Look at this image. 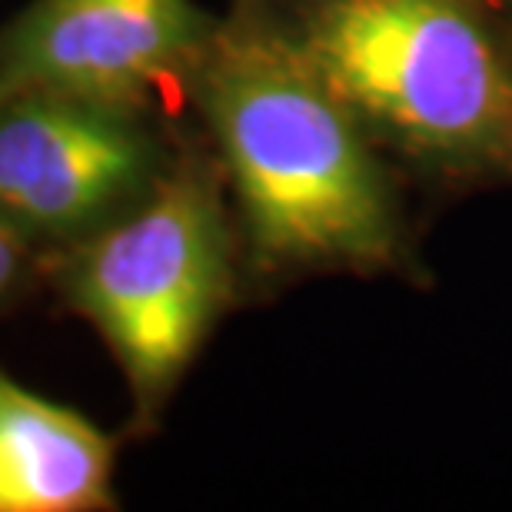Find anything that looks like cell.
<instances>
[{
    "mask_svg": "<svg viewBox=\"0 0 512 512\" xmlns=\"http://www.w3.org/2000/svg\"><path fill=\"white\" fill-rule=\"evenodd\" d=\"M44 286L117 360L130 433H153L247 290L230 190L207 137H183L163 183L124 220L50 256Z\"/></svg>",
    "mask_w": 512,
    "mask_h": 512,
    "instance_id": "3",
    "label": "cell"
},
{
    "mask_svg": "<svg viewBox=\"0 0 512 512\" xmlns=\"http://www.w3.org/2000/svg\"><path fill=\"white\" fill-rule=\"evenodd\" d=\"M47 256L0 213V310L17 306L34 286H44Z\"/></svg>",
    "mask_w": 512,
    "mask_h": 512,
    "instance_id": "7",
    "label": "cell"
},
{
    "mask_svg": "<svg viewBox=\"0 0 512 512\" xmlns=\"http://www.w3.org/2000/svg\"><path fill=\"white\" fill-rule=\"evenodd\" d=\"M117 439L0 373V512H107Z\"/></svg>",
    "mask_w": 512,
    "mask_h": 512,
    "instance_id": "6",
    "label": "cell"
},
{
    "mask_svg": "<svg viewBox=\"0 0 512 512\" xmlns=\"http://www.w3.org/2000/svg\"><path fill=\"white\" fill-rule=\"evenodd\" d=\"M183 133L160 110L27 90L0 100V213L50 260L133 213Z\"/></svg>",
    "mask_w": 512,
    "mask_h": 512,
    "instance_id": "4",
    "label": "cell"
},
{
    "mask_svg": "<svg viewBox=\"0 0 512 512\" xmlns=\"http://www.w3.org/2000/svg\"><path fill=\"white\" fill-rule=\"evenodd\" d=\"M217 20L193 0H30L0 27V100L54 90L157 110L187 94Z\"/></svg>",
    "mask_w": 512,
    "mask_h": 512,
    "instance_id": "5",
    "label": "cell"
},
{
    "mask_svg": "<svg viewBox=\"0 0 512 512\" xmlns=\"http://www.w3.org/2000/svg\"><path fill=\"white\" fill-rule=\"evenodd\" d=\"M183 97L227 180L250 290L416 266L393 163L276 0H233Z\"/></svg>",
    "mask_w": 512,
    "mask_h": 512,
    "instance_id": "1",
    "label": "cell"
},
{
    "mask_svg": "<svg viewBox=\"0 0 512 512\" xmlns=\"http://www.w3.org/2000/svg\"><path fill=\"white\" fill-rule=\"evenodd\" d=\"M389 163L512 187V44L483 0H276Z\"/></svg>",
    "mask_w": 512,
    "mask_h": 512,
    "instance_id": "2",
    "label": "cell"
},
{
    "mask_svg": "<svg viewBox=\"0 0 512 512\" xmlns=\"http://www.w3.org/2000/svg\"><path fill=\"white\" fill-rule=\"evenodd\" d=\"M483 4L489 7V14L496 17V24L503 27L506 40L512 44V0H483Z\"/></svg>",
    "mask_w": 512,
    "mask_h": 512,
    "instance_id": "8",
    "label": "cell"
}]
</instances>
